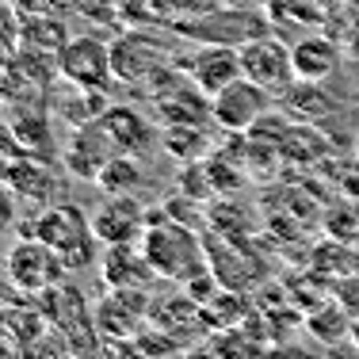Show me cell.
<instances>
[{
    "label": "cell",
    "mask_w": 359,
    "mask_h": 359,
    "mask_svg": "<svg viewBox=\"0 0 359 359\" xmlns=\"http://www.w3.org/2000/svg\"><path fill=\"white\" fill-rule=\"evenodd\" d=\"M142 249L149 256L157 279H168L176 287L210 268L207 237H199L187 222H176L168 215H149V229L142 237Z\"/></svg>",
    "instance_id": "obj_1"
},
{
    "label": "cell",
    "mask_w": 359,
    "mask_h": 359,
    "mask_svg": "<svg viewBox=\"0 0 359 359\" xmlns=\"http://www.w3.org/2000/svg\"><path fill=\"white\" fill-rule=\"evenodd\" d=\"M23 233L46 241L65 260V268H88L100 260V237L92 233V215H84L76 203H46L35 218L23 226Z\"/></svg>",
    "instance_id": "obj_2"
},
{
    "label": "cell",
    "mask_w": 359,
    "mask_h": 359,
    "mask_svg": "<svg viewBox=\"0 0 359 359\" xmlns=\"http://www.w3.org/2000/svg\"><path fill=\"white\" fill-rule=\"evenodd\" d=\"M168 31L191 42L245 46V42H252L260 35H271V23L264 12H252V8H241V4H222L203 15H191V20H168Z\"/></svg>",
    "instance_id": "obj_3"
},
{
    "label": "cell",
    "mask_w": 359,
    "mask_h": 359,
    "mask_svg": "<svg viewBox=\"0 0 359 359\" xmlns=\"http://www.w3.org/2000/svg\"><path fill=\"white\" fill-rule=\"evenodd\" d=\"M4 264H8V276H12V283L23 298H39L42 290L62 283L65 271H69L62 256L50 249L46 241H39V237H31V233H23L20 241L8 249Z\"/></svg>",
    "instance_id": "obj_4"
},
{
    "label": "cell",
    "mask_w": 359,
    "mask_h": 359,
    "mask_svg": "<svg viewBox=\"0 0 359 359\" xmlns=\"http://www.w3.org/2000/svg\"><path fill=\"white\" fill-rule=\"evenodd\" d=\"M153 298L145 294V287H107V294H100V302L92 306V321L104 340H134L149 325Z\"/></svg>",
    "instance_id": "obj_5"
},
{
    "label": "cell",
    "mask_w": 359,
    "mask_h": 359,
    "mask_svg": "<svg viewBox=\"0 0 359 359\" xmlns=\"http://www.w3.org/2000/svg\"><path fill=\"white\" fill-rule=\"evenodd\" d=\"M172 50L153 31H123L111 42V73L118 84H145L157 69L172 65Z\"/></svg>",
    "instance_id": "obj_6"
},
{
    "label": "cell",
    "mask_w": 359,
    "mask_h": 359,
    "mask_svg": "<svg viewBox=\"0 0 359 359\" xmlns=\"http://www.w3.org/2000/svg\"><path fill=\"white\" fill-rule=\"evenodd\" d=\"M54 69L73 84V88H111L115 73H111V42L96 35H73L57 50Z\"/></svg>",
    "instance_id": "obj_7"
},
{
    "label": "cell",
    "mask_w": 359,
    "mask_h": 359,
    "mask_svg": "<svg viewBox=\"0 0 359 359\" xmlns=\"http://www.w3.org/2000/svg\"><path fill=\"white\" fill-rule=\"evenodd\" d=\"M241 76H249V81H256L268 92H276V96H287L298 84L290 46L276 35H260V39L245 42L241 46Z\"/></svg>",
    "instance_id": "obj_8"
},
{
    "label": "cell",
    "mask_w": 359,
    "mask_h": 359,
    "mask_svg": "<svg viewBox=\"0 0 359 359\" xmlns=\"http://www.w3.org/2000/svg\"><path fill=\"white\" fill-rule=\"evenodd\" d=\"M271 104H276V92L260 88V84L249 81V76H237V81L226 84L218 96H210L215 123L222 126V130H229V134L252 130V126L271 111Z\"/></svg>",
    "instance_id": "obj_9"
},
{
    "label": "cell",
    "mask_w": 359,
    "mask_h": 359,
    "mask_svg": "<svg viewBox=\"0 0 359 359\" xmlns=\"http://www.w3.org/2000/svg\"><path fill=\"white\" fill-rule=\"evenodd\" d=\"M149 215L153 210L138 195H104V203L92 210V233L100 245H142Z\"/></svg>",
    "instance_id": "obj_10"
},
{
    "label": "cell",
    "mask_w": 359,
    "mask_h": 359,
    "mask_svg": "<svg viewBox=\"0 0 359 359\" xmlns=\"http://www.w3.org/2000/svg\"><path fill=\"white\" fill-rule=\"evenodd\" d=\"M118 149V142L111 138V130L104 126V118H92V123H81L73 126V138L65 145V168H69V176L76 180H88V184H96V176L104 172V165Z\"/></svg>",
    "instance_id": "obj_11"
},
{
    "label": "cell",
    "mask_w": 359,
    "mask_h": 359,
    "mask_svg": "<svg viewBox=\"0 0 359 359\" xmlns=\"http://www.w3.org/2000/svg\"><path fill=\"white\" fill-rule=\"evenodd\" d=\"M195 84L207 96H218L226 84L241 76V46H222V42H199V50L176 57Z\"/></svg>",
    "instance_id": "obj_12"
},
{
    "label": "cell",
    "mask_w": 359,
    "mask_h": 359,
    "mask_svg": "<svg viewBox=\"0 0 359 359\" xmlns=\"http://www.w3.org/2000/svg\"><path fill=\"white\" fill-rule=\"evenodd\" d=\"M4 184L12 187L20 199L27 203H57L62 199V176L50 168V157H35V153H20L0 168Z\"/></svg>",
    "instance_id": "obj_13"
},
{
    "label": "cell",
    "mask_w": 359,
    "mask_h": 359,
    "mask_svg": "<svg viewBox=\"0 0 359 359\" xmlns=\"http://www.w3.org/2000/svg\"><path fill=\"white\" fill-rule=\"evenodd\" d=\"M100 279H104V287H149L157 271L142 245H104Z\"/></svg>",
    "instance_id": "obj_14"
},
{
    "label": "cell",
    "mask_w": 359,
    "mask_h": 359,
    "mask_svg": "<svg viewBox=\"0 0 359 359\" xmlns=\"http://www.w3.org/2000/svg\"><path fill=\"white\" fill-rule=\"evenodd\" d=\"M294 57V76L306 84H325L340 69V46L329 35H306L290 46Z\"/></svg>",
    "instance_id": "obj_15"
},
{
    "label": "cell",
    "mask_w": 359,
    "mask_h": 359,
    "mask_svg": "<svg viewBox=\"0 0 359 359\" xmlns=\"http://www.w3.org/2000/svg\"><path fill=\"white\" fill-rule=\"evenodd\" d=\"M104 126L111 130V138L118 142V149H123V153H134V157L149 153L153 145L161 142V130L142 115L138 107H107V111H104Z\"/></svg>",
    "instance_id": "obj_16"
},
{
    "label": "cell",
    "mask_w": 359,
    "mask_h": 359,
    "mask_svg": "<svg viewBox=\"0 0 359 359\" xmlns=\"http://www.w3.org/2000/svg\"><path fill=\"white\" fill-rule=\"evenodd\" d=\"M8 126H12L15 142L23 145V153H35V157L54 153V130H50V115L42 107H15Z\"/></svg>",
    "instance_id": "obj_17"
},
{
    "label": "cell",
    "mask_w": 359,
    "mask_h": 359,
    "mask_svg": "<svg viewBox=\"0 0 359 359\" xmlns=\"http://www.w3.org/2000/svg\"><path fill=\"white\" fill-rule=\"evenodd\" d=\"M145 184H149V176H145L142 157H134V153H115L104 165V172L96 176V187L104 195H138Z\"/></svg>",
    "instance_id": "obj_18"
},
{
    "label": "cell",
    "mask_w": 359,
    "mask_h": 359,
    "mask_svg": "<svg viewBox=\"0 0 359 359\" xmlns=\"http://www.w3.org/2000/svg\"><path fill=\"white\" fill-rule=\"evenodd\" d=\"M161 149L180 165H191V161L207 157L210 138L203 130V123H165L161 126Z\"/></svg>",
    "instance_id": "obj_19"
},
{
    "label": "cell",
    "mask_w": 359,
    "mask_h": 359,
    "mask_svg": "<svg viewBox=\"0 0 359 359\" xmlns=\"http://www.w3.org/2000/svg\"><path fill=\"white\" fill-rule=\"evenodd\" d=\"M65 42H69V31H65V23L54 20V15H31L20 27V46L27 50V54L57 57V50H62Z\"/></svg>",
    "instance_id": "obj_20"
},
{
    "label": "cell",
    "mask_w": 359,
    "mask_h": 359,
    "mask_svg": "<svg viewBox=\"0 0 359 359\" xmlns=\"http://www.w3.org/2000/svg\"><path fill=\"white\" fill-rule=\"evenodd\" d=\"M210 348L218 352V359H268V340L260 332H252L249 325H233L222 329L218 337H210Z\"/></svg>",
    "instance_id": "obj_21"
},
{
    "label": "cell",
    "mask_w": 359,
    "mask_h": 359,
    "mask_svg": "<svg viewBox=\"0 0 359 359\" xmlns=\"http://www.w3.org/2000/svg\"><path fill=\"white\" fill-rule=\"evenodd\" d=\"M287 104V111H294L298 118H325V115H332L337 111V100L325 92V84H306V81H298L294 88L287 92V96H279Z\"/></svg>",
    "instance_id": "obj_22"
},
{
    "label": "cell",
    "mask_w": 359,
    "mask_h": 359,
    "mask_svg": "<svg viewBox=\"0 0 359 359\" xmlns=\"http://www.w3.org/2000/svg\"><path fill=\"white\" fill-rule=\"evenodd\" d=\"M348 321H352V313H348L340 302H325L318 313L306 318V329H310L318 340H325V344H337V340L348 332Z\"/></svg>",
    "instance_id": "obj_23"
},
{
    "label": "cell",
    "mask_w": 359,
    "mask_h": 359,
    "mask_svg": "<svg viewBox=\"0 0 359 359\" xmlns=\"http://www.w3.org/2000/svg\"><path fill=\"white\" fill-rule=\"evenodd\" d=\"M15 199H20V195H15L12 187L0 180V233H4V229L15 222Z\"/></svg>",
    "instance_id": "obj_24"
},
{
    "label": "cell",
    "mask_w": 359,
    "mask_h": 359,
    "mask_svg": "<svg viewBox=\"0 0 359 359\" xmlns=\"http://www.w3.org/2000/svg\"><path fill=\"white\" fill-rule=\"evenodd\" d=\"M12 302H23V294L15 290L12 276H8V264L0 260V306H12Z\"/></svg>",
    "instance_id": "obj_25"
},
{
    "label": "cell",
    "mask_w": 359,
    "mask_h": 359,
    "mask_svg": "<svg viewBox=\"0 0 359 359\" xmlns=\"http://www.w3.org/2000/svg\"><path fill=\"white\" fill-rule=\"evenodd\" d=\"M0 359H27L23 348H20V340H15L8 329H0Z\"/></svg>",
    "instance_id": "obj_26"
},
{
    "label": "cell",
    "mask_w": 359,
    "mask_h": 359,
    "mask_svg": "<svg viewBox=\"0 0 359 359\" xmlns=\"http://www.w3.org/2000/svg\"><path fill=\"white\" fill-rule=\"evenodd\" d=\"M355 271H359V249H355Z\"/></svg>",
    "instance_id": "obj_27"
},
{
    "label": "cell",
    "mask_w": 359,
    "mask_h": 359,
    "mask_svg": "<svg viewBox=\"0 0 359 359\" xmlns=\"http://www.w3.org/2000/svg\"><path fill=\"white\" fill-rule=\"evenodd\" d=\"M355 157H359V138H355Z\"/></svg>",
    "instance_id": "obj_28"
}]
</instances>
